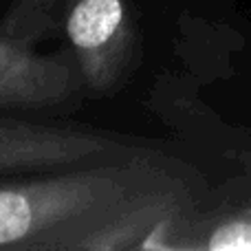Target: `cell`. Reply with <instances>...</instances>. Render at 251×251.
<instances>
[{"label":"cell","instance_id":"277c9868","mask_svg":"<svg viewBox=\"0 0 251 251\" xmlns=\"http://www.w3.org/2000/svg\"><path fill=\"white\" fill-rule=\"evenodd\" d=\"M86 101L69 47L42 51L0 26V113L66 117Z\"/></svg>","mask_w":251,"mask_h":251},{"label":"cell","instance_id":"3957f363","mask_svg":"<svg viewBox=\"0 0 251 251\" xmlns=\"http://www.w3.org/2000/svg\"><path fill=\"white\" fill-rule=\"evenodd\" d=\"M165 150L163 141L64 117L0 113V176L124 161Z\"/></svg>","mask_w":251,"mask_h":251},{"label":"cell","instance_id":"7a4b0ae2","mask_svg":"<svg viewBox=\"0 0 251 251\" xmlns=\"http://www.w3.org/2000/svg\"><path fill=\"white\" fill-rule=\"evenodd\" d=\"M62 40L73 53L86 101L113 100L143 64V25L134 0H60Z\"/></svg>","mask_w":251,"mask_h":251},{"label":"cell","instance_id":"6da1fadb","mask_svg":"<svg viewBox=\"0 0 251 251\" xmlns=\"http://www.w3.org/2000/svg\"><path fill=\"white\" fill-rule=\"evenodd\" d=\"M207 194L194 165L156 150L0 176V251H150Z\"/></svg>","mask_w":251,"mask_h":251}]
</instances>
